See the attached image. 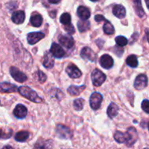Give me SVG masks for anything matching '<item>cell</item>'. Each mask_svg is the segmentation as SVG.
Instances as JSON below:
<instances>
[{
	"label": "cell",
	"instance_id": "6da1fadb",
	"mask_svg": "<svg viewBox=\"0 0 149 149\" xmlns=\"http://www.w3.org/2000/svg\"><path fill=\"white\" fill-rule=\"evenodd\" d=\"M18 92L22 96L29 99V100L32 102L40 103L43 101V100L38 95L37 93L34 90H33L31 88L27 87V86H22V87H19Z\"/></svg>",
	"mask_w": 149,
	"mask_h": 149
},
{
	"label": "cell",
	"instance_id": "7a4b0ae2",
	"mask_svg": "<svg viewBox=\"0 0 149 149\" xmlns=\"http://www.w3.org/2000/svg\"><path fill=\"white\" fill-rule=\"evenodd\" d=\"M91 78L93 85L95 87H100L106 81V76L100 70L95 69L92 73Z\"/></svg>",
	"mask_w": 149,
	"mask_h": 149
},
{
	"label": "cell",
	"instance_id": "3957f363",
	"mask_svg": "<svg viewBox=\"0 0 149 149\" xmlns=\"http://www.w3.org/2000/svg\"><path fill=\"white\" fill-rule=\"evenodd\" d=\"M56 134L61 139H70L72 137V132L68 127L63 125H58L56 127Z\"/></svg>",
	"mask_w": 149,
	"mask_h": 149
},
{
	"label": "cell",
	"instance_id": "277c9868",
	"mask_svg": "<svg viewBox=\"0 0 149 149\" xmlns=\"http://www.w3.org/2000/svg\"><path fill=\"white\" fill-rule=\"evenodd\" d=\"M125 133H126L127 136V141L125 143L127 146H132L135 144L138 138V132H137L136 129L135 127H129Z\"/></svg>",
	"mask_w": 149,
	"mask_h": 149
},
{
	"label": "cell",
	"instance_id": "5b68a950",
	"mask_svg": "<svg viewBox=\"0 0 149 149\" xmlns=\"http://www.w3.org/2000/svg\"><path fill=\"white\" fill-rule=\"evenodd\" d=\"M103 101V95L99 93H93L90 98V107L93 110H97L100 109L101 103Z\"/></svg>",
	"mask_w": 149,
	"mask_h": 149
},
{
	"label": "cell",
	"instance_id": "8992f818",
	"mask_svg": "<svg viewBox=\"0 0 149 149\" xmlns=\"http://www.w3.org/2000/svg\"><path fill=\"white\" fill-rule=\"evenodd\" d=\"M10 73L11 74L12 77L18 82L23 83L27 80V77H26V74L22 72V71H20L16 67L12 66L10 69Z\"/></svg>",
	"mask_w": 149,
	"mask_h": 149
},
{
	"label": "cell",
	"instance_id": "52a82bcc",
	"mask_svg": "<svg viewBox=\"0 0 149 149\" xmlns=\"http://www.w3.org/2000/svg\"><path fill=\"white\" fill-rule=\"evenodd\" d=\"M148 85V78L145 74H140L136 77L134 83V87L136 90H142Z\"/></svg>",
	"mask_w": 149,
	"mask_h": 149
},
{
	"label": "cell",
	"instance_id": "ba28073f",
	"mask_svg": "<svg viewBox=\"0 0 149 149\" xmlns=\"http://www.w3.org/2000/svg\"><path fill=\"white\" fill-rule=\"evenodd\" d=\"M58 40H59V42L61 44V45H63L65 47L68 48V49L72 48L74 45V38L69 33L61 35L59 36Z\"/></svg>",
	"mask_w": 149,
	"mask_h": 149
},
{
	"label": "cell",
	"instance_id": "9c48e42d",
	"mask_svg": "<svg viewBox=\"0 0 149 149\" xmlns=\"http://www.w3.org/2000/svg\"><path fill=\"white\" fill-rule=\"evenodd\" d=\"M49 52L56 58H62L65 55V50L63 49L62 47L60 45H58V44L55 43V42H53L52 44Z\"/></svg>",
	"mask_w": 149,
	"mask_h": 149
},
{
	"label": "cell",
	"instance_id": "30bf717a",
	"mask_svg": "<svg viewBox=\"0 0 149 149\" xmlns=\"http://www.w3.org/2000/svg\"><path fill=\"white\" fill-rule=\"evenodd\" d=\"M81 56L83 59L87 60L91 62H95L96 61V58H97L95 52L88 47H85L81 49Z\"/></svg>",
	"mask_w": 149,
	"mask_h": 149
},
{
	"label": "cell",
	"instance_id": "8fae6325",
	"mask_svg": "<svg viewBox=\"0 0 149 149\" xmlns=\"http://www.w3.org/2000/svg\"><path fill=\"white\" fill-rule=\"evenodd\" d=\"M45 33L42 32H31L29 33L27 36V41L28 43L31 45H35L38 42L45 38Z\"/></svg>",
	"mask_w": 149,
	"mask_h": 149
},
{
	"label": "cell",
	"instance_id": "7c38bea8",
	"mask_svg": "<svg viewBox=\"0 0 149 149\" xmlns=\"http://www.w3.org/2000/svg\"><path fill=\"white\" fill-rule=\"evenodd\" d=\"M65 71H66L68 77L71 79L79 78L81 76V71L79 69L77 65H74V64L68 65L66 69H65Z\"/></svg>",
	"mask_w": 149,
	"mask_h": 149
},
{
	"label": "cell",
	"instance_id": "4fadbf2b",
	"mask_svg": "<svg viewBox=\"0 0 149 149\" xmlns=\"http://www.w3.org/2000/svg\"><path fill=\"white\" fill-rule=\"evenodd\" d=\"M100 64L103 68H106V69H109L113 67V59L109 55L105 54V55H102L100 58Z\"/></svg>",
	"mask_w": 149,
	"mask_h": 149
},
{
	"label": "cell",
	"instance_id": "5bb4252c",
	"mask_svg": "<svg viewBox=\"0 0 149 149\" xmlns=\"http://www.w3.org/2000/svg\"><path fill=\"white\" fill-rule=\"evenodd\" d=\"M55 57L52 55L50 52H47L45 54L42 59V64L47 68H52L55 64Z\"/></svg>",
	"mask_w": 149,
	"mask_h": 149
},
{
	"label": "cell",
	"instance_id": "9a60e30c",
	"mask_svg": "<svg viewBox=\"0 0 149 149\" xmlns=\"http://www.w3.org/2000/svg\"><path fill=\"white\" fill-rule=\"evenodd\" d=\"M28 113V110L26 106L22 104H18L15 108L13 113L17 119H24Z\"/></svg>",
	"mask_w": 149,
	"mask_h": 149
},
{
	"label": "cell",
	"instance_id": "2e32d148",
	"mask_svg": "<svg viewBox=\"0 0 149 149\" xmlns=\"http://www.w3.org/2000/svg\"><path fill=\"white\" fill-rule=\"evenodd\" d=\"M18 90L17 86L8 82L0 83V92L1 93H15Z\"/></svg>",
	"mask_w": 149,
	"mask_h": 149
},
{
	"label": "cell",
	"instance_id": "e0dca14e",
	"mask_svg": "<svg viewBox=\"0 0 149 149\" xmlns=\"http://www.w3.org/2000/svg\"><path fill=\"white\" fill-rule=\"evenodd\" d=\"M52 148V141L51 140H38L34 145V149H51Z\"/></svg>",
	"mask_w": 149,
	"mask_h": 149
},
{
	"label": "cell",
	"instance_id": "ac0fdd59",
	"mask_svg": "<svg viewBox=\"0 0 149 149\" xmlns=\"http://www.w3.org/2000/svg\"><path fill=\"white\" fill-rule=\"evenodd\" d=\"M77 15L80 19L83 20H87L90 17V11L87 7L79 6L77 9Z\"/></svg>",
	"mask_w": 149,
	"mask_h": 149
},
{
	"label": "cell",
	"instance_id": "d6986e66",
	"mask_svg": "<svg viewBox=\"0 0 149 149\" xmlns=\"http://www.w3.org/2000/svg\"><path fill=\"white\" fill-rule=\"evenodd\" d=\"M113 14L118 18H124L126 15V10L122 4H116L113 8Z\"/></svg>",
	"mask_w": 149,
	"mask_h": 149
},
{
	"label": "cell",
	"instance_id": "ffe728a7",
	"mask_svg": "<svg viewBox=\"0 0 149 149\" xmlns=\"http://www.w3.org/2000/svg\"><path fill=\"white\" fill-rule=\"evenodd\" d=\"M12 20L15 24H21L25 20V13L22 10L15 12L12 15Z\"/></svg>",
	"mask_w": 149,
	"mask_h": 149
},
{
	"label": "cell",
	"instance_id": "44dd1931",
	"mask_svg": "<svg viewBox=\"0 0 149 149\" xmlns=\"http://www.w3.org/2000/svg\"><path fill=\"white\" fill-rule=\"evenodd\" d=\"M85 89H86L85 85H82V86L71 85V87H68V92L71 95L77 96L79 94H81V92L84 91Z\"/></svg>",
	"mask_w": 149,
	"mask_h": 149
},
{
	"label": "cell",
	"instance_id": "7402d4cb",
	"mask_svg": "<svg viewBox=\"0 0 149 149\" xmlns=\"http://www.w3.org/2000/svg\"><path fill=\"white\" fill-rule=\"evenodd\" d=\"M118 112H119V106L113 103H111L107 109V114L109 117L111 119L116 117V115L118 114Z\"/></svg>",
	"mask_w": 149,
	"mask_h": 149
},
{
	"label": "cell",
	"instance_id": "603a6c76",
	"mask_svg": "<svg viewBox=\"0 0 149 149\" xmlns=\"http://www.w3.org/2000/svg\"><path fill=\"white\" fill-rule=\"evenodd\" d=\"M42 21H43V18H42V15L39 14H34L32 15L31 17L30 18L31 24L34 27H39L42 24Z\"/></svg>",
	"mask_w": 149,
	"mask_h": 149
},
{
	"label": "cell",
	"instance_id": "cb8c5ba5",
	"mask_svg": "<svg viewBox=\"0 0 149 149\" xmlns=\"http://www.w3.org/2000/svg\"><path fill=\"white\" fill-rule=\"evenodd\" d=\"M133 3L136 14L140 17H143L144 15H145V13H144L143 9L142 4H141V0H133Z\"/></svg>",
	"mask_w": 149,
	"mask_h": 149
},
{
	"label": "cell",
	"instance_id": "d4e9b609",
	"mask_svg": "<svg viewBox=\"0 0 149 149\" xmlns=\"http://www.w3.org/2000/svg\"><path fill=\"white\" fill-rule=\"evenodd\" d=\"M29 133L27 131H20L15 135V139L17 142H25L29 138Z\"/></svg>",
	"mask_w": 149,
	"mask_h": 149
},
{
	"label": "cell",
	"instance_id": "484cf974",
	"mask_svg": "<svg viewBox=\"0 0 149 149\" xmlns=\"http://www.w3.org/2000/svg\"><path fill=\"white\" fill-rule=\"evenodd\" d=\"M77 27L80 32H85L90 28V23L88 20H79L77 23Z\"/></svg>",
	"mask_w": 149,
	"mask_h": 149
},
{
	"label": "cell",
	"instance_id": "4316f807",
	"mask_svg": "<svg viewBox=\"0 0 149 149\" xmlns=\"http://www.w3.org/2000/svg\"><path fill=\"white\" fill-rule=\"evenodd\" d=\"M114 140L119 143H126L127 141V136L126 133H123V132H120V131H116L113 135Z\"/></svg>",
	"mask_w": 149,
	"mask_h": 149
},
{
	"label": "cell",
	"instance_id": "83f0119b",
	"mask_svg": "<svg viewBox=\"0 0 149 149\" xmlns=\"http://www.w3.org/2000/svg\"><path fill=\"white\" fill-rule=\"evenodd\" d=\"M127 64L131 68H137L138 65V58L135 55H131L129 57H127L126 60Z\"/></svg>",
	"mask_w": 149,
	"mask_h": 149
},
{
	"label": "cell",
	"instance_id": "f1b7e54d",
	"mask_svg": "<svg viewBox=\"0 0 149 149\" xmlns=\"http://www.w3.org/2000/svg\"><path fill=\"white\" fill-rule=\"evenodd\" d=\"M103 31L108 35L113 34L115 32V29L113 25L108 20H106V23L103 25Z\"/></svg>",
	"mask_w": 149,
	"mask_h": 149
},
{
	"label": "cell",
	"instance_id": "f546056e",
	"mask_svg": "<svg viewBox=\"0 0 149 149\" xmlns=\"http://www.w3.org/2000/svg\"><path fill=\"white\" fill-rule=\"evenodd\" d=\"M71 17L70 15V14H68V13H65L61 15V17H60V21L62 24L63 25H68L71 23Z\"/></svg>",
	"mask_w": 149,
	"mask_h": 149
},
{
	"label": "cell",
	"instance_id": "4dcf8cb0",
	"mask_svg": "<svg viewBox=\"0 0 149 149\" xmlns=\"http://www.w3.org/2000/svg\"><path fill=\"white\" fill-rule=\"evenodd\" d=\"M115 42L119 47H124L127 45L128 40L123 36H118L115 38Z\"/></svg>",
	"mask_w": 149,
	"mask_h": 149
},
{
	"label": "cell",
	"instance_id": "1f68e13d",
	"mask_svg": "<svg viewBox=\"0 0 149 149\" xmlns=\"http://www.w3.org/2000/svg\"><path fill=\"white\" fill-rule=\"evenodd\" d=\"M84 100L81 98L75 100L74 101V108L77 111L82 110L83 107H84Z\"/></svg>",
	"mask_w": 149,
	"mask_h": 149
},
{
	"label": "cell",
	"instance_id": "d6a6232c",
	"mask_svg": "<svg viewBox=\"0 0 149 149\" xmlns=\"http://www.w3.org/2000/svg\"><path fill=\"white\" fill-rule=\"evenodd\" d=\"M64 29L69 34H73V33H75V29L71 23L68 25H64Z\"/></svg>",
	"mask_w": 149,
	"mask_h": 149
},
{
	"label": "cell",
	"instance_id": "836d02e7",
	"mask_svg": "<svg viewBox=\"0 0 149 149\" xmlns=\"http://www.w3.org/2000/svg\"><path fill=\"white\" fill-rule=\"evenodd\" d=\"M142 109L146 112V113L149 114V100H143L141 104Z\"/></svg>",
	"mask_w": 149,
	"mask_h": 149
},
{
	"label": "cell",
	"instance_id": "e575fe53",
	"mask_svg": "<svg viewBox=\"0 0 149 149\" xmlns=\"http://www.w3.org/2000/svg\"><path fill=\"white\" fill-rule=\"evenodd\" d=\"M37 76H38V79H39V81L40 83H44L47 79V76L42 72V71H37Z\"/></svg>",
	"mask_w": 149,
	"mask_h": 149
},
{
	"label": "cell",
	"instance_id": "d590c367",
	"mask_svg": "<svg viewBox=\"0 0 149 149\" xmlns=\"http://www.w3.org/2000/svg\"><path fill=\"white\" fill-rule=\"evenodd\" d=\"M95 20L97 22H101L103 21V20H106V18L104 17V16H103L102 15H96L95 16Z\"/></svg>",
	"mask_w": 149,
	"mask_h": 149
},
{
	"label": "cell",
	"instance_id": "8d00e7d4",
	"mask_svg": "<svg viewBox=\"0 0 149 149\" xmlns=\"http://www.w3.org/2000/svg\"><path fill=\"white\" fill-rule=\"evenodd\" d=\"M48 1L51 4H58V3H59L61 1V0H48Z\"/></svg>",
	"mask_w": 149,
	"mask_h": 149
},
{
	"label": "cell",
	"instance_id": "74e56055",
	"mask_svg": "<svg viewBox=\"0 0 149 149\" xmlns=\"http://www.w3.org/2000/svg\"><path fill=\"white\" fill-rule=\"evenodd\" d=\"M7 138V136H5L4 134V132H2V130H1V129H0V138Z\"/></svg>",
	"mask_w": 149,
	"mask_h": 149
},
{
	"label": "cell",
	"instance_id": "f35d334b",
	"mask_svg": "<svg viewBox=\"0 0 149 149\" xmlns=\"http://www.w3.org/2000/svg\"><path fill=\"white\" fill-rule=\"evenodd\" d=\"M146 33L147 39H148V43H149V29H146Z\"/></svg>",
	"mask_w": 149,
	"mask_h": 149
},
{
	"label": "cell",
	"instance_id": "ab89813d",
	"mask_svg": "<svg viewBox=\"0 0 149 149\" xmlns=\"http://www.w3.org/2000/svg\"><path fill=\"white\" fill-rule=\"evenodd\" d=\"M2 149H14V148H13L12 146H5L3 147Z\"/></svg>",
	"mask_w": 149,
	"mask_h": 149
},
{
	"label": "cell",
	"instance_id": "60d3db41",
	"mask_svg": "<svg viewBox=\"0 0 149 149\" xmlns=\"http://www.w3.org/2000/svg\"><path fill=\"white\" fill-rule=\"evenodd\" d=\"M146 3V5H147V7L149 9V0H145Z\"/></svg>",
	"mask_w": 149,
	"mask_h": 149
},
{
	"label": "cell",
	"instance_id": "b9f144b4",
	"mask_svg": "<svg viewBox=\"0 0 149 149\" xmlns=\"http://www.w3.org/2000/svg\"><path fill=\"white\" fill-rule=\"evenodd\" d=\"M90 1H94V2H95V1H99V0H90Z\"/></svg>",
	"mask_w": 149,
	"mask_h": 149
},
{
	"label": "cell",
	"instance_id": "7bdbcfd3",
	"mask_svg": "<svg viewBox=\"0 0 149 149\" xmlns=\"http://www.w3.org/2000/svg\"><path fill=\"white\" fill-rule=\"evenodd\" d=\"M148 130H149V123H148Z\"/></svg>",
	"mask_w": 149,
	"mask_h": 149
},
{
	"label": "cell",
	"instance_id": "ee69618b",
	"mask_svg": "<svg viewBox=\"0 0 149 149\" xmlns=\"http://www.w3.org/2000/svg\"><path fill=\"white\" fill-rule=\"evenodd\" d=\"M143 149H149V148H143Z\"/></svg>",
	"mask_w": 149,
	"mask_h": 149
}]
</instances>
